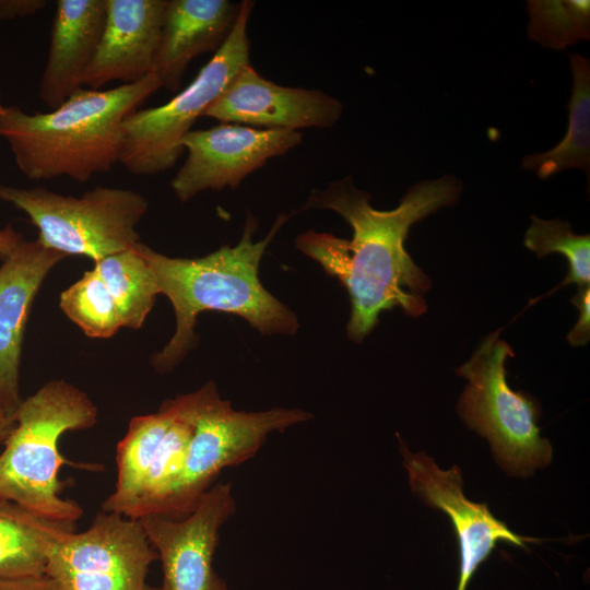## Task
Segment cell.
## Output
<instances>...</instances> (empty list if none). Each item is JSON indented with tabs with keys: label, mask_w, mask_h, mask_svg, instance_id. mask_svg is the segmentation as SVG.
<instances>
[{
	"label": "cell",
	"mask_w": 590,
	"mask_h": 590,
	"mask_svg": "<svg viewBox=\"0 0 590 590\" xmlns=\"http://www.w3.org/2000/svg\"><path fill=\"white\" fill-rule=\"evenodd\" d=\"M397 436L412 492L428 507L445 512L455 529L460 555L457 590H467L477 568L499 543L528 548L527 543L540 541L517 534L506 522L496 518L485 503L468 499L457 465L441 470L424 452L412 453Z\"/></svg>",
	"instance_id": "5bb4252c"
},
{
	"label": "cell",
	"mask_w": 590,
	"mask_h": 590,
	"mask_svg": "<svg viewBox=\"0 0 590 590\" xmlns=\"http://www.w3.org/2000/svg\"><path fill=\"white\" fill-rule=\"evenodd\" d=\"M342 103L319 91L279 85L260 75L250 63L231 80L204 117L264 130L298 131L332 128Z\"/></svg>",
	"instance_id": "9a60e30c"
},
{
	"label": "cell",
	"mask_w": 590,
	"mask_h": 590,
	"mask_svg": "<svg viewBox=\"0 0 590 590\" xmlns=\"http://www.w3.org/2000/svg\"><path fill=\"white\" fill-rule=\"evenodd\" d=\"M46 5L45 0H0V22L33 15Z\"/></svg>",
	"instance_id": "484cf974"
},
{
	"label": "cell",
	"mask_w": 590,
	"mask_h": 590,
	"mask_svg": "<svg viewBox=\"0 0 590 590\" xmlns=\"http://www.w3.org/2000/svg\"><path fill=\"white\" fill-rule=\"evenodd\" d=\"M158 294L148 263L132 249L94 262L61 293L60 307L87 337L107 339L122 327L140 329Z\"/></svg>",
	"instance_id": "7c38bea8"
},
{
	"label": "cell",
	"mask_w": 590,
	"mask_h": 590,
	"mask_svg": "<svg viewBox=\"0 0 590 590\" xmlns=\"http://www.w3.org/2000/svg\"><path fill=\"white\" fill-rule=\"evenodd\" d=\"M495 331L485 337L455 373L468 379L457 411L467 426L485 437L497 463L510 475L529 476L550 464L553 449L538 426L535 400L507 382L510 345Z\"/></svg>",
	"instance_id": "5b68a950"
},
{
	"label": "cell",
	"mask_w": 590,
	"mask_h": 590,
	"mask_svg": "<svg viewBox=\"0 0 590 590\" xmlns=\"http://www.w3.org/2000/svg\"><path fill=\"white\" fill-rule=\"evenodd\" d=\"M156 559L138 519L101 511L86 530L55 543L45 574L61 590H161L146 582Z\"/></svg>",
	"instance_id": "30bf717a"
},
{
	"label": "cell",
	"mask_w": 590,
	"mask_h": 590,
	"mask_svg": "<svg viewBox=\"0 0 590 590\" xmlns=\"http://www.w3.org/2000/svg\"><path fill=\"white\" fill-rule=\"evenodd\" d=\"M573 90L568 103V128L564 139L544 153L524 156L521 167L540 179L570 168L590 174V63L580 54L569 55Z\"/></svg>",
	"instance_id": "44dd1931"
},
{
	"label": "cell",
	"mask_w": 590,
	"mask_h": 590,
	"mask_svg": "<svg viewBox=\"0 0 590 590\" xmlns=\"http://www.w3.org/2000/svg\"><path fill=\"white\" fill-rule=\"evenodd\" d=\"M231 483L211 486L182 518L146 515L138 519L162 563L161 590H229L213 567L220 530L235 514Z\"/></svg>",
	"instance_id": "8fae6325"
},
{
	"label": "cell",
	"mask_w": 590,
	"mask_h": 590,
	"mask_svg": "<svg viewBox=\"0 0 590 590\" xmlns=\"http://www.w3.org/2000/svg\"><path fill=\"white\" fill-rule=\"evenodd\" d=\"M239 7L228 0H167L154 69L162 87L177 91L190 61L223 45Z\"/></svg>",
	"instance_id": "d6986e66"
},
{
	"label": "cell",
	"mask_w": 590,
	"mask_h": 590,
	"mask_svg": "<svg viewBox=\"0 0 590 590\" xmlns=\"http://www.w3.org/2000/svg\"><path fill=\"white\" fill-rule=\"evenodd\" d=\"M0 590H61L50 576L0 578Z\"/></svg>",
	"instance_id": "d4e9b609"
},
{
	"label": "cell",
	"mask_w": 590,
	"mask_h": 590,
	"mask_svg": "<svg viewBox=\"0 0 590 590\" xmlns=\"http://www.w3.org/2000/svg\"><path fill=\"white\" fill-rule=\"evenodd\" d=\"M194 406L193 391L164 401L156 413L131 418L117 444V481L102 511L131 519L164 512L193 434Z\"/></svg>",
	"instance_id": "ba28073f"
},
{
	"label": "cell",
	"mask_w": 590,
	"mask_h": 590,
	"mask_svg": "<svg viewBox=\"0 0 590 590\" xmlns=\"http://www.w3.org/2000/svg\"><path fill=\"white\" fill-rule=\"evenodd\" d=\"M1 411V410H0Z\"/></svg>",
	"instance_id": "f546056e"
},
{
	"label": "cell",
	"mask_w": 590,
	"mask_h": 590,
	"mask_svg": "<svg viewBox=\"0 0 590 590\" xmlns=\"http://www.w3.org/2000/svg\"><path fill=\"white\" fill-rule=\"evenodd\" d=\"M22 236L15 232L12 225L0 229V257L2 259L10 256L19 246Z\"/></svg>",
	"instance_id": "4316f807"
},
{
	"label": "cell",
	"mask_w": 590,
	"mask_h": 590,
	"mask_svg": "<svg viewBox=\"0 0 590 590\" xmlns=\"http://www.w3.org/2000/svg\"><path fill=\"white\" fill-rule=\"evenodd\" d=\"M106 19V0H58L50 44L38 87L40 101L56 109L78 88L92 62Z\"/></svg>",
	"instance_id": "ac0fdd59"
},
{
	"label": "cell",
	"mask_w": 590,
	"mask_h": 590,
	"mask_svg": "<svg viewBox=\"0 0 590 590\" xmlns=\"http://www.w3.org/2000/svg\"><path fill=\"white\" fill-rule=\"evenodd\" d=\"M0 201L30 217L44 247L67 256L83 255L94 262L132 250L140 243L135 226L149 208L137 191L101 186L73 197L44 187L0 185Z\"/></svg>",
	"instance_id": "8992f818"
},
{
	"label": "cell",
	"mask_w": 590,
	"mask_h": 590,
	"mask_svg": "<svg viewBox=\"0 0 590 590\" xmlns=\"http://www.w3.org/2000/svg\"><path fill=\"white\" fill-rule=\"evenodd\" d=\"M571 303L579 310V319L567 335V341L574 346H582L590 339V290L589 285L579 286L577 294L571 298Z\"/></svg>",
	"instance_id": "cb8c5ba5"
},
{
	"label": "cell",
	"mask_w": 590,
	"mask_h": 590,
	"mask_svg": "<svg viewBox=\"0 0 590 590\" xmlns=\"http://www.w3.org/2000/svg\"><path fill=\"white\" fill-rule=\"evenodd\" d=\"M286 220L279 215L269 234L253 241L257 222L249 215L236 246H223L201 258H172L137 244L133 249L148 263L160 294L168 297L176 316L174 335L152 356L157 371L175 368L196 345L194 324L203 311L237 315L262 334L296 333V315L259 280L264 250Z\"/></svg>",
	"instance_id": "7a4b0ae2"
},
{
	"label": "cell",
	"mask_w": 590,
	"mask_h": 590,
	"mask_svg": "<svg viewBox=\"0 0 590 590\" xmlns=\"http://www.w3.org/2000/svg\"><path fill=\"white\" fill-rule=\"evenodd\" d=\"M14 416L0 453V500L52 520L75 522L83 509L60 496L63 484L58 474L67 460L59 439L68 430L93 427L96 405L70 382L51 380L22 400Z\"/></svg>",
	"instance_id": "277c9868"
},
{
	"label": "cell",
	"mask_w": 590,
	"mask_h": 590,
	"mask_svg": "<svg viewBox=\"0 0 590 590\" xmlns=\"http://www.w3.org/2000/svg\"><path fill=\"white\" fill-rule=\"evenodd\" d=\"M68 257L22 238L0 267V410L15 415L22 399L19 371L33 300L51 268Z\"/></svg>",
	"instance_id": "e0dca14e"
},
{
	"label": "cell",
	"mask_w": 590,
	"mask_h": 590,
	"mask_svg": "<svg viewBox=\"0 0 590 590\" xmlns=\"http://www.w3.org/2000/svg\"><path fill=\"white\" fill-rule=\"evenodd\" d=\"M15 425V416L0 411V444H3Z\"/></svg>",
	"instance_id": "83f0119b"
},
{
	"label": "cell",
	"mask_w": 590,
	"mask_h": 590,
	"mask_svg": "<svg viewBox=\"0 0 590 590\" xmlns=\"http://www.w3.org/2000/svg\"><path fill=\"white\" fill-rule=\"evenodd\" d=\"M300 142L299 131L238 123L191 130L182 139L187 158L172 179V189L181 202L205 190L235 189L270 158L285 154Z\"/></svg>",
	"instance_id": "4fadbf2b"
},
{
	"label": "cell",
	"mask_w": 590,
	"mask_h": 590,
	"mask_svg": "<svg viewBox=\"0 0 590 590\" xmlns=\"http://www.w3.org/2000/svg\"><path fill=\"white\" fill-rule=\"evenodd\" d=\"M71 531L75 522L52 520L0 500V578L44 575L52 546Z\"/></svg>",
	"instance_id": "ffe728a7"
},
{
	"label": "cell",
	"mask_w": 590,
	"mask_h": 590,
	"mask_svg": "<svg viewBox=\"0 0 590 590\" xmlns=\"http://www.w3.org/2000/svg\"><path fill=\"white\" fill-rule=\"evenodd\" d=\"M161 87L153 72L105 91L81 86L48 113L2 105L0 138L26 178L66 176L83 184L119 163L125 118Z\"/></svg>",
	"instance_id": "3957f363"
},
{
	"label": "cell",
	"mask_w": 590,
	"mask_h": 590,
	"mask_svg": "<svg viewBox=\"0 0 590 590\" xmlns=\"http://www.w3.org/2000/svg\"><path fill=\"white\" fill-rule=\"evenodd\" d=\"M167 0H106L101 40L81 86L131 84L154 72Z\"/></svg>",
	"instance_id": "2e32d148"
},
{
	"label": "cell",
	"mask_w": 590,
	"mask_h": 590,
	"mask_svg": "<svg viewBox=\"0 0 590 590\" xmlns=\"http://www.w3.org/2000/svg\"><path fill=\"white\" fill-rule=\"evenodd\" d=\"M463 182L452 176L422 180L408 189L392 210L369 203L370 194L355 187L351 176L314 189L305 209L331 210L352 227V239L307 231L296 248L340 281L351 302L347 338L361 343L376 327L379 315L400 308L418 317L426 312L424 295L432 281L408 253L404 243L413 224L445 206L455 205Z\"/></svg>",
	"instance_id": "6da1fadb"
},
{
	"label": "cell",
	"mask_w": 590,
	"mask_h": 590,
	"mask_svg": "<svg viewBox=\"0 0 590 590\" xmlns=\"http://www.w3.org/2000/svg\"><path fill=\"white\" fill-rule=\"evenodd\" d=\"M523 245L538 258L560 253L568 262V272L562 286L575 283L578 286L590 282V235L574 233L571 225L559 219L551 221L531 215V225L526 232Z\"/></svg>",
	"instance_id": "7402d4cb"
},
{
	"label": "cell",
	"mask_w": 590,
	"mask_h": 590,
	"mask_svg": "<svg viewBox=\"0 0 590 590\" xmlns=\"http://www.w3.org/2000/svg\"><path fill=\"white\" fill-rule=\"evenodd\" d=\"M253 2H240L235 24L194 80L167 103L135 109L122 122L119 163L133 175H155L172 168L184 137L220 97L234 75L249 62L248 21Z\"/></svg>",
	"instance_id": "52a82bcc"
},
{
	"label": "cell",
	"mask_w": 590,
	"mask_h": 590,
	"mask_svg": "<svg viewBox=\"0 0 590 590\" xmlns=\"http://www.w3.org/2000/svg\"><path fill=\"white\" fill-rule=\"evenodd\" d=\"M528 34L544 47L564 49L590 38V1H527Z\"/></svg>",
	"instance_id": "603a6c76"
},
{
	"label": "cell",
	"mask_w": 590,
	"mask_h": 590,
	"mask_svg": "<svg viewBox=\"0 0 590 590\" xmlns=\"http://www.w3.org/2000/svg\"><path fill=\"white\" fill-rule=\"evenodd\" d=\"M194 393L193 434L180 477L162 514L170 518L189 515L221 471L252 458L271 433L312 417L300 409L237 411L220 397L214 381Z\"/></svg>",
	"instance_id": "9c48e42d"
},
{
	"label": "cell",
	"mask_w": 590,
	"mask_h": 590,
	"mask_svg": "<svg viewBox=\"0 0 590 590\" xmlns=\"http://www.w3.org/2000/svg\"><path fill=\"white\" fill-rule=\"evenodd\" d=\"M2 106V103H1V91H0V107Z\"/></svg>",
	"instance_id": "f1b7e54d"
}]
</instances>
